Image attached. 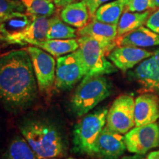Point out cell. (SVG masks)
<instances>
[{
  "mask_svg": "<svg viewBox=\"0 0 159 159\" xmlns=\"http://www.w3.org/2000/svg\"><path fill=\"white\" fill-rule=\"evenodd\" d=\"M115 43L116 47L128 46L139 48L159 46V33L142 26L135 30L116 37Z\"/></svg>",
  "mask_w": 159,
  "mask_h": 159,
  "instance_id": "obj_16",
  "label": "cell"
},
{
  "mask_svg": "<svg viewBox=\"0 0 159 159\" xmlns=\"http://www.w3.org/2000/svg\"><path fill=\"white\" fill-rule=\"evenodd\" d=\"M108 109H99L89 114L75 125L73 130V151L93 157L95 144L106 125Z\"/></svg>",
  "mask_w": 159,
  "mask_h": 159,
  "instance_id": "obj_4",
  "label": "cell"
},
{
  "mask_svg": "<svg viewBox=\"0 0 159 159\" xmlns=\"http://www.w3.org/2000/svg\"><path fill=\"white\" fill-rule=\"evenodd\" d=\"M120 159H147V157L144 156V155L140 154H135L134 156H126L122 157Z\"/></svg>",
  "mask_w": 159,
  "mask_h": 159,
  "instance_id": "obj_29",
  "label": "cell"
},
{
  "mask_svg": "<svg viewBox=\"0 0 159 159\" xmlns=\"http://www.w3.org/2000/svg\"><path fill=\"white\" fill-rule=\"evenodd\" d=\"M77 35L80 37L93 38L112 50L116 47L115 40L117 37V25L92 20L82 28L77 30Z\"/></svg>",
  "mask_w": 159,
  "mask_h": 159,
  "instance_id": "obj_15",
  "label": "cell"
},
{
  "mask_svg": "<svg viewBox=\"0 0 159 159\" xmlns=\"http://www.w3.org/2000/svg\"><path fill=\"white\" fill-rule=\"evenodd\" d=\"M60 17L67 25L80 29L89 22L90 14L88 7L83 2L69 4L61 10Z\"/></svg>",
  "mask_w": 159,
  "mask_h": 159,
  "instance_id": "obj_18",
  "label": "cell"
},
{
  "mask_svg": "<svg viewBox=\"0 0 159 159\" xmlns=\"http://www.w3.org/2000/svg\"><path fill=\"white\" fill-rule=\"evenodd\" d=\"M77 41V50L85 71V77L104 76L117 71L116 67L106 57L111 52L110 48L89 36L80 37Z\"/></svg>",
  "mask_w": 159,
  "mask_h": 159,
  "instance_id": "obj_5",
  "label": "cell"
},
{
  "mask_svg": "<svg viewBox=\"0 0 159 159\" xmlns=\"http://www.w3.org/2000/svg\"><path fill=\"white\" fill-rule=\"evenodd\" d=\"M127 0H114L99 7L91 17L92 20L117 25L121 16L125 10Z\"/></svg>",
  "mask_w": 159,
  "mask_h": 159,
  "instance_id": "obj_19",
  "label": "cell"
},
{
  "mask_svg": "<svg viewBox=\"0 0 159 159\" xmlns=\"http://www.w3.org/2000/svg\"><path fill=\"white\" fill-rule=\"evenodd\" d=\"M150 11L131 12L125 10L117 24V37L135 30L147 22Z\"/></svg>",
  "mask_w": 159,
  "mask_h": 159,
  "instance_id": "obj_21",
  "label": "cell"
},
{
  "mask_svg": "<svg viewBox=\"0 0 159 159\" xmlns=\"http://www.w3.org/2000/svg\"><path fill=\"white\" fill-rule=\"evenodd\" d=\"M135 99L128 94H122L116 98L107 115L105 126L109 130L119 134H125L134 128Z\"/></svg>",
  "mask_w": 159,
  "mask_h": 159,
  "instance_id": "obj_7",
  "label": "cell"
},
{
  "mask_svg": "<svg viewBox=\"0 0 159 159\" xmlns=\"http://www.w3.org/2000/svg\"><path fill=\"white\" fill-rule=\"evenodd\" d=\"M125 10L131 12H145L153 10L152 0H127Z\"/></svg>",
  "mask_w": 159,
  "mask_h": 159,
  "instance_id": "obj_25",
  "label": "cell"
},
{
  "mask_svg": "<svg viewBox=\"0 0 159 159\" xmlns=\"http://www.w3.org/2000/svg\"><path fill=\"white\" fill-rule=\"evenodd\" d=\"M111 1H114V0H82V2H83L88 7L91 17L94 15L95 12L100 6Z\"/></svg>",
  "mask_w": 159,
  "mask_h": 159,
  "instance_id": "obj_26",
  "label": "cell"
},
{
  "mask_svg": "<svg viewBox=\"0 0 159 159\" xmlns=\"http://www.w3.org/2000/svg\"><path fill=\"white\" fill-rule=\"evenodd\" d=\"M153 2V10L159 7V0H152Z\"/></svg>",
  "mask_w": 159,
  "mask_h": 159,
  "instance_id": "obj_32",
  "label": "cell"
},
{
  "mask_svg": "<svg viewBox=\"0 0 159 159\" xmlns=\"http://www.w3.org/2000/svg\"><path fill=\"white\" fill-rule=\"evenodd\" d=\"M153 53L139 47L120 46L116 47L108 55V58L117 69L123 72L136 66Z\"/></svg>",
  "mask_w": 159,
  "mask_h": 159,
  "instance_id": "obj_11",
  "label": "cell"
},
{
  "mask_svg": "<svg viewBox=\"0 0 159 159\" xmlns=\"http://www.w3.org/2000/svg\"><path fill=\"white\" fill-rule=\"evenodd\" d=\"M85 76V71L78 50L57 58L55 88L59 91L72 89Z\"/></svg>",
  "mask_w": 159,
  "mask_h": 159,
  "instance_id": "obj_6",
  "label": "cell"
},
{
  "mask_svg": "<svg viewBox=\"0 0 159 159\" xmlns=\"http://www.w3.org/2000/svg\"><path fill=\"white\" fill-rule=\"evenodd\" d=\"M147 159H159V150L150 152L147 156Z\"/></svg>",
  "mask_w": 159,
  "mask_h": 159,
  "instance_id": "obj_30",
  "label": "cell"
},
{
  "mask_svg": "<svg viewBox=\"0 0 159 159\" xmlns=\"http://www.w3.org/2000/svg\"><path fill=\"white\" fill-rule=\"evenodd\" d=\"M19 129L37 159L65 156L66 149L62 136L52 125L39 119H28L19 125Z\"/></svg>",
  "mask_w": 159,
  "mask_h": 159,
  "instance_id": "obj_2",
  "label": "cell"
},
{
  "mask_svg": "<svg viewBox=\"0 0 159 159\" xmlns=\"http://www.w3.org/2000/svg\"><path fill=\"white\" fill-rule=\"evenodd\" d=\"M67 159H76V158H67Z\"/></svg>",
  "mask_w": 159,
  "mask_h": 159,
  "instance_id": "obj_34",
  "label": "cell"
},
{
  "mask_svg": "<svg viewBox=\"0 0 159 159\" xmlns=\"http://www.w3.org/2000/svg\"><path fill=\"white\" fill-rule=\"evenodd\" d=\"M77 36L76 29L65 23L58 16L53 15L49 18L47 39H71Z\"/></svg>",
  "mask_w": 159,
  "mask_h": 159,
  "instance_id": "obj_22",
  "label": "cell"
},
{
  "mask_svg": "<svg viewBox=\"0 0 159 159\" xmlns=\"http://www.w3.org/2000/svg\"><path fill=\"white\" fill-rule=\"evenodd\" d=\"M111 93L112 85L105 76L83 77L71 97V111L77 116H84Z\"/></svg>",
  "mask_w": 159,
  "mask_h": 159,
  "instance_id": "obj_3",
  "label": "cell"
},
{
  "mask_svg": "<svg viewBox=\"0 0 159 159\" xmlns=\"http://www.w3.org/2000/svg\"><path fill=\"white\" fill-rule=\"evenodd\" d=\"M127 150L134 154L145 155L159 147V123L135 126L125 134Z\"/></svg>",
  "mask_w": 159,
  "mask_h": 159,
  "instance_id": "obj_9",
  "label": "cell"
},
{
  "mask_svg": "<svg viewBox=\"0 0 159 159\" xmlns=\"http://www.w3.org/2000/svg\"><path fill=\"white\" fill-rule=\"evenodd\" d=\"M5 159H37V158L26 139L16 136L7 147Z\"/></svg>",
  "mask_w": 159,
  "mask_h": 159,
  "instance_id": "obj_23",
  "label": "cell"
},
{
  "mask_svg": "<svg viewBox=\"0 0 159 159\" xmlns=\"http://www.w3.org/2000/svg\"><path fill=\"white\" fill-rule=\"evenodd\" d=\"M57 7H64L69 4L76 2L77 0H50Z\"/></svg>",
  "mask_w": 159,
  "mask_h": 159,
  "instance_id": "obj_28",
  "label": "cell"
},
{
  "mask_svg": "<svg viewBox=\"0 0 159 159\" xmlns=\"http://www.w3.org/2000/svg\"><path fill=\"white\" fill-rule=\"evenodd\" d=\"M127 150L125 136L104 127L95 144L93 158L119 159Z\"/></svg>",
  "mask_w": 159,
  "mask_h": 159,
  "instance_id": "obj_10",
  "label": "cell"
},
{
  "mask_svg": "<svg viewBox=\"0 0 159 159\" xmlns=\"http://www.w3.org/2000/svg\"><path fill=\"white\" fill-rule=\"evenodd\" d=\"M130 75L147 92L159 94V66L153 56L139 63Z\"/></svg>",
  "mask_w": 159,
  "mask_h": 159,
  "instance_id": "obj_14",
  "label": "cell"
},
{
  "mask_svg": "<svg viewBox=\"0 0 159 159\" xmlns=\"http://www.w3.org/2000/svg\"><path fill=\"white\" fill-rule=\"evenodd\" d=\"M42 159H61L58 158H42Z\"/></svg>",
  "mask_w": 159,
  "mask_h": 159,
  "instance_id": "obj_33",
  "label": "cell"
},
{
  "mask_svg": "<svg viewBox=\"0 0 159 159\" xmlns=\"http://www.w3.org/2000/svg\"><path fill=\"white\" fill-rule=\"evenodd\" d=\"M145 25L151 30L159 33V9L150 15Z\"/></svg>",
  "mask_w": 159,
  "mask_h": 159,
  "instance_id": "obj_27",
  "label": "cell"
},
{
  "mask_svg": "<svg viewBox=\"0 0 159 159\" xmlns=\"http://www.w3.org/2000/svg\"><path fill=\"white\" fill-rule=\"evenodd\" d=\"M152 56L154 57L155 60H156L157 63H158L159 66V50L153 53V55H152Z\"/></svg>",
  "mask_w": 159,
  "mask_h": 159,
  "instance_id": "obj_31",
  "label": "cell"
},
{
  "mask_svg": "<svg viewBox=\"0 0 159 159\" xmlns=\"http://www.w3.org/2000/svg\"><path fill=\"white\" fill-rule=\"evenodd\" d=\"M27 49L30 56L38 88L41 92L48 93L55 85L56 62L54 57L35 46H29Z\"/></svg>",
  "mask_w": 159,
  "mask_h": 159,
  "instance_id": "obj_8",
  "label": "cell"
},
{
  "mask_svg": "<svg viewBox=\"0 0 159 159\" xmlns=\"http://www.w3.org/2000/svg\"><path fill=\"white\" fill-rule=\"evenodd\" d=\"M136 126L156 122L159 119V97L152 92L140 94L135 99Z\"/></svg>",
  "mask_w": 159,
  "mask_h": 159,
  "instance_id": "obj_12",
  "label": "cell"
},
{
  "mask_svg": "<svg viewBox=\"0 0 159 159\" xmlns=\"http://www.w3.org/2000/svg\"><path fill=\"white\" fill-rule=\"evenodd\" d=\"M16 12H27L20 0H0V23Z\"/></svg>",
  "mask_w": 159,
  "mask_h": 159,
  "instance_id": "obj_24",
  "label": "cell"
},
{
  "mask_svg": "<svg viewBox=\"0 0 159 159\" xmlns=\"http://www.w3.org/2000/svg\"><path fill=\"white\" fill-rule=\"evenodd\" d=\"M38 84L27 49L0 55V102L10 111L28 108L37 98Z\"/></svg>",
  "mask_w": 159,
  "mask_h": 159,
  "instance_id": "obj_1",
  "label": "cell"
},
{
  "mask_svg": "<svg viewBox=\"0 0 159 159\" xmlns=\"http://www.w3.org/2000/svg\"><path fill=\"white\" fill-rule=\"evenodd\" d=\"M35 47L47 52L52 56L59 57L75 52L79 48L77 39H47L35 43Z\"/></svg>",
  "mask_w": 159,
  "mask_h": 159,
  "instance_id": "obj_20",
  "label": "cell"
},
{
  "mask_svg": "<svg viewBox=\"0 0 159 159\" xmlns=\"http://www.w3.org/2000/svg\"><path fill=\"white\" fill-rule=\"evenodd\" d=\"M33 16L26 12H16L0 23V40L25 31L33 21Z\"/></svg>",
  "mask_w": 159,
  "mask_h": 159,
  "instance_id": "obj_17",
  "label": "cell"
},
{
  "mask_svg": "<svg viewBox=\"0 0 159 159\" xmlns=\"http://www.w3.org/2000/svg\"><path fill=\"white\" fill-rule=\"evenodd\" d=\"M49 25V18L33 16L31 25L22 33L7 38L4 42L8 44L33 45L47 40V31Z\"/></svg>",
  "mask_w": 159,
  "mask_h": 159,
  "instance_id": "obj_13",
  "label": "cell"
}]
</instances>
